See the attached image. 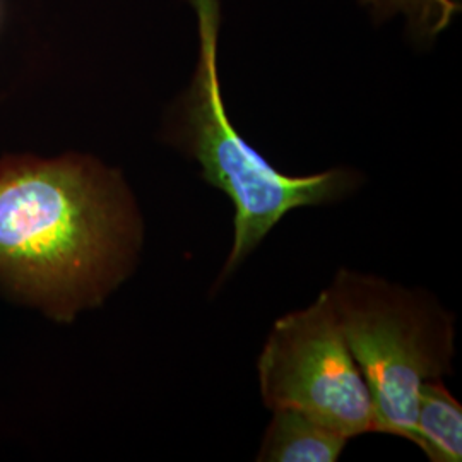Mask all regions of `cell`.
I'll return each mask as SVG.
<instances>
[{"label":"cell","instance_id":"obj_1","mask_svg":"<svg viewBox=\"0 0 462 462\" xmlns=\"http://www.w3.org/2000/svg\"><path fill=\"white\" fill-rule=\"evenodd\" d=\"M144 221L124 175L88 154L0 160V284L70 322L133 274Z\"/></svg>","mask_w":462,"mask_h":462},{"label":"cell","instance_id":"obj_2","mask_svg":"<svg viewBox=\"0 0 462 462\" xmlns=\"http://www.w3.org/2000/svg\"><path fill=\"white\" fill-rule=\"evenodd\" d=\"M198 11L199 59L189 88L166 118L165 139L200 166V175L230 199L233 244L217 276L223 284L281 219L300 208L328 206L364 183L358 170L337 166L312 175H286L238 134L226 114L217 70L219 0H190Z\"/></svg>","mask_w":462,"mask_h":462},{"label":"cell","instance_id":"obj_3","mask_svg":"<svg viewBox=\"0 0 462 462\" xmlns=\"http://www.w3.org/2000/svg\"><path fill=\"white\" fill-rule=\"evenodd\" d=\"M326 291L372 397L375 431L416 446L421 385L454 372L456 317L425 290L346 267Z\"/></svg>","mask_w":462,"mask_h":462},{"label":"cell","instance_id":"obj_4","mask_svg":"<svg viewBox=\"0 0 462 462\" xmlns=\"http://www.w3.org/2000/svg\"><path fill=\"white\" fill-rule=\"evenodd\" d=\"M267 410H295L347 439L375 431L372 397L324 290L280 317L257 358Z\"/></svg>","mask_w":462,"mask_h":462},{"label":"cell","instance_id":"obj_5","mask_svg":"<svg viewBox=\"0 0 462 462\" xmlns=\"http://www.w3.org/2000/svg\"><path fill=\"white\" fill-rule=\"evenodd\" d=\"M349 440L307 414L274 410L255 461L336 462Z\"/></svg>","mask_w":462,"mask_h":462},{"label":"cell","instance_id":"obj_6","mask_svg":"<svg viewBox=\"0 0 462 462\" xmlns=\"http://www.w3.org/2000/svg\"><path fill=\"white\" fill-rule=\"evenodd\" d=\"M416 447L431 462H461L462 406L444 379L425 382L416 410Z\"/></svg>","mask_w":462,"mask_h":462},{"label":"cell","instance_id":"obj_7","mask_svg":"<svg viewBox=\"0 0 462 462\" xmlns=\"http://www.w3.org/2000/svg\"><path fill=\"white\" fill-rule=\"evenodd\" d=\"M370 4L377 14L389 16L394 11H402L427 32H439L456 13V4L450 0H362Z\"/></svg>","mask_w":462,"mask_h":462}]
</instances>
